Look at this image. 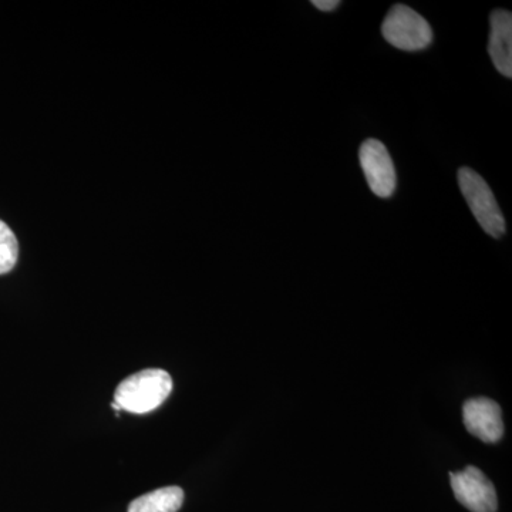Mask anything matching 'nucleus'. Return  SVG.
Wrapping results in <instances>:
<instances>
[{"label": "nucleus", "mask_w": 512, "mask_h": 512, "mask_svg": "<svg viewBox=\"0 0 512 512\" xmlns=\"http://www.w3.org/2000/svg\"><path fill=\"white\" fill-rule=\"evenodd\" d=\"M19 244L12 229L0 221V275L8 274L18 262Z\"/></svg>", "instance_id": "9"}, {"label": "nucleus", "mask_w": 512, "mask_h": 512, "mask_svg": "<svg viewBox=\"0 0 512 512\" xmlns=\"http://www.w3.org/2000/svg\"><path fill=\"white\" fill-rule=\"evenodd\" d=\"M488 53L495 69L503 76L512 77V15L508 10L497 9L491 13Z\"/></svg>", "instance_id": "7"}, {"label": "nucleus", "mask_w": 512, "mask_h": 512, "mask_svg": "<svg viewBox=\"0 0 512 512\" xmlns=\"http://www.w3.org/2000/svg\"><path fill=\"white\" fill-rule=\"evenodd\" d=\"M183 503V488L171 485L136 498L128 505L127 512H178Z\"/></svg>", "instance_id": "8"}, {"label": "nucleus", "mask_w": 512, "mask_h": 512, "mask_svg": "<svg viewBox=\"0 0 512 512\" xmlns=\"http://www.w3.org/2000/svg\"><path fill=\"white\" fill-rule=\"evenodd\" d=\"M173 379L163 369H144L117 386L114 404L124 412L147 414L163 406L173 392Z\"/></svg>", "instance_id": "1"}, {"label": "nucleus", "mask_w": 512, "mask_h": 512, "mask_svg": "<svg viewBox=\"0 0 512 512\" xmlns=\"http://www.w3.org/2000/svg\"><path fill=\"white\" fill-rule=\"evenodd\" d=\"M457 178L461 194L466 198L468 207H470L480 227L490 237H503L505 234L504 215L498 207V202L495 200L490 185L485 183L480 174L468 167L460 168Z\"/></svg>", "instance_id": "2"}, {"label": "nucleus", "mask_w": 512, "mask_h": 512, "mask_svg": "<svg viewBox=\"0 0 512 512\" xmlns=\"http://www.w3.org/2000/svg\"><path fill=\"white\" fill-rule=\"evenodd\" d=\"M463 416L468 433L484 443H497L503 437V413L494 400L485 397L467 400L464 403Z\"/></svg>", "instance_id": "6"}, {"label": "nucleus", "mask_w": 512, "mask_h": 512, "mask_svg": "<svg viewBox=\"0 0 512 512\" xmlns=\"http://www.w3.org/2000/svg\"><path fill=\"white\" fill-rule=\"evenodd\" d=\"M382 35L387 43L404 52H419L433 42L429 22L406 5H394L389 10L382 23Z\"/></svg>", "instance_id": "3"}, {"label": "nucleus", "mask_w": 512, "mask_h": 512, "mask_svg": "<svg viewBox=\"0 0 512 512\" xmlns=\"http://www.w3.org/2000/svg\"><path fill=\"white\" fill-rule=\"evenodd\" d=\"M360 165L367 185L379 198H390L396 191V170L386 146L379 140H366L359 151Z\"/></svg>", "instance_id": "5"}, {"label": "nucleus", "mask_w": 512, "mask_h": 512, "mask_svg": "<svg viewBox=\"0 0 512 512\" xmlns=\"http://www.w3.org/2000/svg\"><path fill=\"white\" fill-rule=\"evenodd\" d=\"M451 487L458 503L471 512H497V493L483 471L468 466L450 474Z\"/></svg>", "instance_id": "4"}, {"label": "nucleus", "mask_w": 512, "mask_h": 512, "mask_svg": "<svg viewBox=\"0 0 512 512\" xmlns=\"http://www.w3.org/2000/svg\"><path fill=\"white\" fill-rule=\"evenodd\" d=\"M312 5L322 12H332L340 5L339 0H313Z\"/></svg>", "instance_id": "10"}]
</instances>
